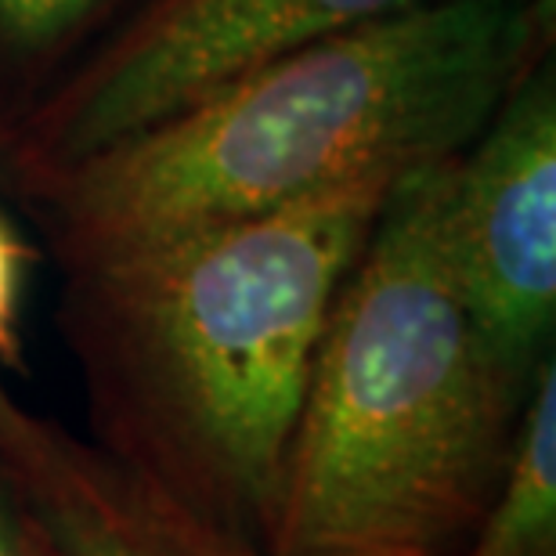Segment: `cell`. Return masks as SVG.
Returning a JSON list of instances; mask_svg holds the SVG:
<instances>
[{
    "mask_svg": "<svg viewBox=\"0 0 556 556\" xmlns=\"http://www.w3.org/2000/svg\"><path fill=\"white\" fill-rule=\"evenodd\" d=\"M553 51V0H430L11 188L62 271L452 160Z\"/></svg>",
    "mask_w": 556,
    "mask_h": 556,
    "instance_id": "1",
    "label": "cell"
},
{
    "mask_svg": "<svg viewBox=\"0 0 556 556\" xmlns=\"http://www.w3.org/2000/svg\"><path fill=\"white\" fill-rule=\"evenodd\" d=\"M402 177L65 271L87 441L264 549L329 311Z\"/></svg>",
    "mask_w": 556,
    "mask_h": 556,
    "instance_id": "2",
    "label": "cell"
},
{
    "mask_svg": "<svg viewBox=\"0 0 556 556\" xmlns=\"http://www.w3.org/2000/svg\"><path fill=\"white\" fill-rule=\"evenodd\" d=\"M452 160L394 185L340 286L289 438L268 556H459L503 484L531 387L484 348L448 268Z\"/></svg>",
    "mask_w": 556,
    "mask_h": 556,
    "instance_id": "3",
    "label": "cell"
},
{
    "mask_svg": "<svg viewBox=\"0 0 556 556\" xmlns=\"http://www.w3.org/2000/svg\"><path fill=\"white\" fill-rule=\"evenodd\" d=\"M419 4L430 0H141L0 144V185L37 181L307 43Z\"/></svg>",
    "mask_w": 556,
    "mask_h": 556,
    "instance_id": "4",
    "label": "cell"
},
{
    "mask_svg": "<svg viewBox=\"0 0 556 556\" xmlns=\"http://www.w3.org/2000/svg\"><path fill=\"white\" fill-rule=\"evenodd\" d=\"M441 236L492 358L531 387L556 329V62L546 51L444 181Z\"/></svg>",
    "mask_w": 556,
    "mask_h": 556,
    "instance_id": "5",
    "label": "cell"
},
{
    "mask_svg": "<svg viewBox=\"0 0 556 556\" xmlns=\"http://www.w3.org/2000/svg\"><path fill=\"white\" fill-rule=\"evenodd\" d=\"M0 466L76 556H268L29 408L0 372Z\"/></svg>",
    "mask_w": 556,
    "mask_h": 556,
    "instance_id": "6",
    "label": "cell"
},
{
    "mask_svg": "<svg viewBox=\"0 0 556 556\" xmlns=\"http://www.w3.org/2000/svg\"><path fill=\"white\" fill-rule=\"evenodd\" d=\"M459 556H556V354L531 383L509 470Z\"/></svg>",
    "mask_w": 556,
    "mask_h": 556,
    "instance_id": "7",
    "label": "cell"
},
{
    "mask_svg": "<svg viewBox=\"0 0 556 556\" xmlns=\"http://www.w3.org/2000/svg\"><path fill=\"white\" fill-rule=\"evenodd\" d=\"M116 0H0V144L102 37Z\"/></svg>",
    "mask_w": 556,
    "mask_h": 556,
    "instance_id": "8",
    "label": "cell"
},
{
    "mask_svg": "<svg viewBox=\"0 0 556 556\" xmlns=\"http://www.w3.org/2000/svg\"><path fill=\"white\" fill-rule=\"evenodd\" d=\"M37 261V247L26 236H18V228L0 214V372L26 369L22 300H26V282Z\"/></svg>",
    "mask_w": 556,
    "mask_h": 556,
    "instance_id": "9",
    "label": "cell"
},
{
    "mask_svg": "<svg viewBox=\"0 0 556 556\" xmlns=\"http://www.w3.org/2000/svg\"><path fill=\"white\" fill-rule=\"evenodd\" d=\"M0 556H76L0 466Z\"/></svg>",
    "mask_w": 556,
    "mask_h": 556,
    "instance_id": "10",
    "label": "cell"
}]
</instances>
